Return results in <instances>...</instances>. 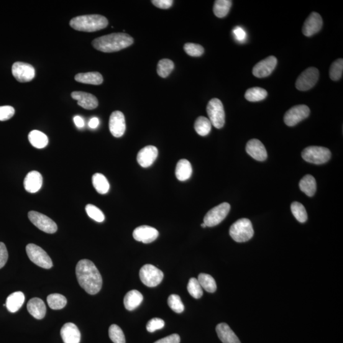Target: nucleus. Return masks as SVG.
Here are the masks:
<instances>
[{
  "label": "nucleus",
  "instance_id": "nucleus-1",
  "mask_svg": "<svg viewBox=\"0 0 343 343\" xmlns=\"http://www.w3.org/2000/svg\"><path fill=\"white\" fill-rule=\"evenodd\" d=\"M76 275L79 284L87 293L95 295L101 291L102 276L91 261L82 260L79 261L76 266Z\"/></svg>",
  "mask_w": 343,
  "mask_h": 343
},
{
  "label": "nucleus",
  "instance_id": "nucleus-2",
  "mask_svg": "<svg viewBox=\"0 0 343 343\" xmlns=\"http://www.w3.org/2000/svg\"><path fill=\"white\" fill-rule=\"evenodd\" d=\"M134 39L126 33H117L102 36L92 41V44L96 50L105 53L118 52L130 47Z\"/></svg>",
  "mask_w": 343,
  "mask_h": 343
},
{
  "label": "nucleus",
  "instance_id": "nucleus-3",
  "mask_svg": "<svg viewBox=\"0 0 343 343\" xmlns=\"http://www.w3.org/2000/svg\"><path fill=\"white\" fill-rule=\"evenodd\" d=\"M70 24L73 29L84 32H95L104 29L108 20L101 15H86L73 18Z\"/></svg>",
  "mask_w": 343,
  "mask_h": 343
},
{
  "label": "nucleus",
  "instance_id": "nucleus-4",
  "mask_svg": "<svg viewBox=\"0 0 343 343\" xmlns=\"http://www.w3.org/2000/svg\"><path fill=\"white\" fill-rule=\"evenodd\" d=\"M254 229L249 219L242 218L232 225L230 235L235 242L242 243L249 241L254 236Z\"/></svg>",
  "mask_w": 343,
  "mask_h": 343
},
{
  "label": "nucleus",
  "instance_id": "nucleus-5",
  "mask_svg": "<svg viewBox=\"0 0 343 343\" xmlns=\"http://www.w3.org/2000/svg\"><path fill=\"white\" fill-rule=\"evenodd\" d=\"M302 157L306 162L313 164H324L331 159V153L328 148L321 147H309L302 152Z\"/></svg>",
  "mask_w": 343,
  "mask_h": 343
},
{
  "label": "nucleus",
  "instance_id": "nucleus-6",
  "mask_svg": "<svg viewBox=\"0 0 343 343\" xmlns=\"http://www.w3.org/2000/svg\"><path fill=\"white\" fill-rule=\"evenodd\" d=\"M207 112L212 125L216 129H221L225 124V112L223 104L219 99H212L207 106Z\"/></svg>",
  "mask_w": 343,
  "mask_h": 343
},
{
  "label": "nucleus",
  "instance_id": "nucleus-7",
  "mask_svg": "<svg viewBox=\"0 0 343 343\" xmlns=\"http://www.w3.org/2000/svg\"><path fill=\"white\" fill-rule=\"evenodd\" d=\"M26 252L28 258L35 265L45 269L52 267V261L49 255L38 245L33 244H28L26 246Z\"/></svg>",
  "mask_w": 343,
  "mask_h": 343
},
{
  "label": "nucleus",
  "instance_id": "nucleus-8",
  "mask_svg": "<svg viewBox=\"0 0 343 343\" xmlns=\"http://www.w3.org/2000/svg\"><path fill=\"white\" fill-rule=\"evenodd\" d=\"M140 280L149 288L159 285L163 278V273L156 266L146 265L140 268L139 271Z\"/></svg>",
  "mask_w": 343,
  "mask_h": 343
},
{
  "label": "nucleus",
  "instance_id": "nucleus-9",
  "mask_svg": "<svg viewBox=\"0 0 343 343\" xmlns=\"http://www.w3.org/2000/svg\"><path fill=\"white\" fill-rule=\"evenodd\" d=\"M230 208V205L226 202L214 207L207 212L204 219V223L207 227L217 226L226 218Z\"/></svg>",
  "mask_w": 343,
  "mask_h": 343
},
{
  "label": "nucleus",
  "instance_id": "nucleus-10",
  "mask_svg": "<svg viewBox=\"0 0 343 343\" xmlns=\"http://www.w3.org/2000/svg\"><path fill=\"white\" fill-rule=\"evenodd\" d=\"M28 217L38 229L47 234H55L58 230V226L55 222L45 215L36 211H30L28 213Z\"/></svg>",
  "mask_w": 343,
  "mask_h": 343
},
{
  "label": "nucleus",
  "instance_id": "nucleus-11",
  "mask_svg": "<svg viewBox=\"0 0 343 343\" xmlns=\"http://www.w3.org/2000/svg\"><path fill=\"white\" fill-rule=\"evenodd\" d=\"M310 109L306 105L301 104L292 107L285 112L283 120L289 127L295 126L309 117Z\"/></svg>",
  "mask_w": 343,
  "mask_h": 343
},
{
  "label": "nucleus",
  "instance_id": "nucleus-12",
  "mask_svg": "<svg viewBox=\"0 0 343 343\" xmlns=\"http://www.w3.org/2000/svg\"><path fill=\"white\" fill-rule=\"evenodd\" d=\"M319 78V71L318 69L313 67L306 69L297 79L296 88L300 91H308L316 85Z\"/></svg>",
  "mask_w": 343,
  "mask_h": 343
},
{
  "label": "nucleus",
  "instance_id": "nucleus-13",
  "mask_svg": "<svg viewBox=\"0 0 343 343\" xmlns=\"http://www.w3.org/2000/svg\"><path fill=\"white\" fill-rule=\"evenodd\" d=\"M13 76L16 80L20 83L29 82L35 76V70L33 66L30 64L16 62L12 68Z\"/></svg>",
  "mask_w": 343,
  "mask_h": 343
},
{
  "label": "nucleus",
  "instance_id": "nucleus-14",
  "mask_svg": "<svg viewBox=\"0 0 343 343\" xmlns=\"http://www.w3.org/2000/svg\"><path fill=\"white\" fill-rule=\"evenodd\" d=\"M109 128L111 134L115 137H121L126 130V124L124 113L120 111L112 112L109 118Z\"/></svg>",
  "mask_w": 343,
  "mask_h": 343
},
{
  "label": "nucleus",
  "instance_id": "nucleus-15",
  "mask_svg": "<svg viewBox=\"0 0 343 343\" xmlns=\"http://www.w3.org/2000/svg\"><path fill=\"white\" fill-rule=\"evenodd\" d=\"M277 65V60L274 56H270L258 63L253 68L252 73L255 77H267L272 73Z\"/></svg>",
  "mask_w": 343,
  "mask_h": 343
},
{
  "label": "nucleus",
  "instance_id": "nucleus-16",
  "mask_svg": "<svg viewBox=\"0 0 343 343\" xmlns=\"http://www.w3.org/2000/svg\"><path fill=\"white\" fill-rule=\"evenodd\" d=\"M159 233L157 229L149 226H140L136 227L133 232V237L138 242L150 244L157 239Z\"/></svg>",
  "mask_w": 343,
  "mask_h": 343
},
{
  "label": "nucleus",
  "instance_id": "nucleus-17",
  "mask_svg": "<svg viewBox=\"0 0 343 343\" xmlns=\"http://www.w3.org/2000/svg\"><path fill=\"white\" fill-rule=\"evenodd\" d=\"M323 25V20L321 15L312 12L304 23L303 33L306 37H311L321 31Z\"/></svg>",
  "mask_w": 343,
  "mask_h": 343
},
{
  "label": "nucleus",
  "instance_id": "nucleus-18",
  "mask_svg": "<svg viewBox=\"0 0 343 343\" xmlns=\"http://www.w3.org/2000/svg\"><path fill=\"white\" fill-rule=\"evenodd\" d=\"M158 152L154 146H147L138 153L137 160L142 167H150L155 162L158 157Z\"/></svg>",
  "mask_w": 343,
  "mask_h": 343
},
{
  "label": "nucleus",
  "instance_id": "nucleus-19",
  "mask_svg": "<svg viewBox=\"0 0 343 343\" xmlns=\"http://www.w3.org/2000/svg\"><path fill=\"white\" fill-rule=\"evenodd\" d=\"M71 97L78 101L79 106L88 110L96 109L98 106V100L96 96L85 92L75 91L71 93Z\"/></svg>",
  "mask_w": 343,
  "mask_h": 343
},
{
  "label": "nucleus",
  "instance_id": "nucleus-20",
  "mask_svg": "<svg viewBox=\"0 0 343 343\" xmlns=\"http://www.w3.org/2000/svg\"><path fill=\"white\" fill-rule=\"evenodd\" d=\"M246 152L250 157L260 162L267 159L268 154L265 146L260 140L253 139L247 142Z\"/></svg>",
  "mask_w": 343,
  "mask_h": 343
},
{
  "label": "nucleus",
  "instance_id": "nucleus-21",
  "mask_svg": "<svg viewBox=\"0 0 343 343\" xmlns=\"http://www.w3.org/2000/svg\"><path fill=\"white\" fill-rule=\"evenodd\" d=\"M42 176L38 171H31L24 179V188L31 193H37L42 188Z\"/></svg>",
  "mask_w": 343,
  "mask_h": 343
},
{
  "label": "nucleus",
  "instance_id": "nucleus-22",
  "mask_svg": "<svg viewBox=\"0 0 343 343\" xmlns=\"http://www.w3.org/2000/svg\"><path fill=\"white\" fill-rule=\"evenodd\" d=\"M61 336L65 343H80L81 334L80 331L73 323H66L61 330Z\"/></svg>",
  "mask_w": 343,
  "mask_h": 343
},
{
  "label": "nucleus",
  "instance_id": "nucleus-23",
  "mask_svg": "<svg viewBox=\"0 0 343 343\" xmlns=\"http://www.w3.org/2000/svg\"><path fill=\"white\" fill-rule=\"evenodd\" d=\"M27 309L31 316L38 320L44 318L47 311L44 302L38 298L31 299L28 301Z\"/></svg>",
  "mask_w": 343,
  "mask_h": 343
},
{
  "label": "nucleus",
  "instance_id": "nucleus-24",
  "mask_svg": "<svg viewBox=\"0 0 343 343\" xmlns=\"http://www.w3.org/2000/svg\"><path fill=\"white\" fill-rule=\"evenodd\" d=\"M216 332L219 338L223 343H241L237 335L226 323L217 325Z\"/></svg>",
  "mask_w": 343,
  "mask_h": 343
},
{
  "label": "nucleus",
  "instance_id": "nucleus-25",
  "mask_svg": "<svg viewBox=\"0 0 343 343\" xmlns=\"http://www.w3.org/2000/svg\"><path fill=\"white\" fill-rule=\"evenodd\" d=\"M25 301L24 294L22 292H15L8 297L6 301V307L11 313H15L19 310Z\"/></svg>",
  "mask_w": 343,
  "mask_h": 343
},
{
  "label": "nucleus",
  "instance_id": "nucleus-26",
  "mask_svg": "<svg viewBox=\"0 0 343 343\" xmlns=\"http://www.w3.org/2000/svg\"><path fill=\"white\" fill-rule=\"evenodd\" d=\"M142 301L143 296L140 292L137 290L130 291L124 298L125 308L129 311L134 310L141 304Z\"/></svg>",
  "mask_w": 343,
  "mask_h": 343
},
{
  "label": "nucleus",
  "instance_id": "nucleus-27",
  "mask_svg": "<svg viewBox=\"0 0 343 343\" xmlns=\"http://www.w3.org/2000/svg\"><path fill=\"white\" fill-rule=\"evenodd\" d=\"M75 80L79 83L99 85L103 82V77L98 72L78 73L75 76Z\"/></svg>",
  "mask_w": 343,
  "mask_h": 343
},
{
  "label": "nucleus",
  "instance_id": "nucleus-28",
  "mask_svg": "<svg viewBox=\"0 0 343 343\" xmlns=\"http://www.w3.org/2000/svg\"><path fill=\"white\" fill-rule=\"evenodd\" d=\"M193 170L190 162L183 159L179 161L176 168V176L180 181H185L191 178Z\"/></svg>",
  "mask_w": 343,
  "mask_h": 343
},
{
  "label": "nucleus",
  "instance_id": "nucleus-29",
  "mask_svg": "<svg viewBox=\"0 0 343 343\" xmlns=\"http://www.w3.org/2000/svg\"><path fill=\"white\" fill-rule=\"evenodd\" d=\"M299 186L301 190L308 196H313L317 191L316 180L311 175L304 176L299 182Z\"/></svg>",
  "mask_w": 343,
  "mask_h": 343
},
{
  "label": "nucleus",
  "instance_id": "nucleus-30",
  "mask_svg": "<svg viewBox=\"0 0 343 343\" xmlns=\"http://www.w3.org/2000/svg\"><path fill=\"white\" fill-rule=\"evenodd\" d=\"M28 139L33 147L38 149H42L48 144V137L39 130H35L31 132L28 135Z\"/></svg>",
  "mask_w": 343,
  "mask_h": 343
},
{
  "label": "nucleus",
  "instance_id": "nucleus-31",
  "mask_svg": "<svg viewBox=\"0 0 343 343\" xmlns=\"http://www.w3.org/2000/svg\"><path fill=\"white\" fill-rule=\"evenodd\" d=\"M92 184L99 194H106L109 190V183L106 177L100 173L95 174L92 176Z\"/></svg>",
  "mask_w": 343,
  "mask_h": 343
},
{
  "label": "nucleus",
  "instance_id": "nucleus-32",
  "mask_svg": "<svg viewBox=\"0 0 343 343\" xmlns=\"http://www.w3.org/2000/svg\"><path fill=\"white\" fill-rule=\"evenodd\" d=\"M232 5L230 0H217L215 2L213 11L215 15L219 18L226 17L230 12Z\"/></svg>",
  "mask_w": 343,
  "mask_h": 343
},
{
  "label": "nucleus",
  "instance_id": "nucleus-33",
  "mask_svg": "<svg viewBox=\"0 0 343 343\" xmlns=\"http://www.w3.org/2000/svg\"><path fill=\"white\" fill-rule=\"evenodd\" d=\"M212 124L206 117H199L194 123V129L197 134L201 136H206L211 132Z\"/></svg>",
  "mask_w": 343,
  "mask_h": 343
},
{
  "label": "nucleus",
  "instance_id": "nucleus-34",
  "mask_svg": "<svg viewBox=\"0 0 343 343\" xmlns=\"http://www.w3.org/2000/svg\"><path fill=\"white\" fill-rule=\"evenodd\" d=\"M267 96V91L260 87H253V88L249 89L245 94V99L250 102L263 101Z\"/></svg>",
  "mask_w": 343,
  "mask_h": 343
},
{
  "label": "nucleus",
  "instance_id": "nucleus-35",
  "mask_svg": "<svg viewBox=\"0 0 343 343\" xmlns=\"http://www.w3.org/2000/svg\"><path fill=\"white\" fill-rule=\"evenodd\" d=\"M47 301L50 308L55 310L65 308L67 304V299L66 297L60 294H50L47 297Z\"/></svg>",
  "mask_w": 343,
  "mask_h": 343
},
{
  "label": "nucleus",
  "instance_id": "nucleus-36",
  "mask_svg": "<svg viewBox=\"0 0 343 343\" xmlns=\"http://www.w3.org/2000/svg\"><path fill=\"white\" fill-rule=\"evenodd\" d=\"M198 280L202 288L208 293H213L216 292V282L211 275L209 274L201 273L198 275Z\"/></svg>",
  "mask_w": 343,
  "mask_h": 343
},
{
  "label": "nucleus",
  "instance_id": "nucleus-37",
  "mask_svg": "<svg viewBox=\"0 0 343 343\" xmlns=\"http://www.w3.org/2000/svg\"><path fill=\"white\" fill-rule=\"evenodd\" d=\"M291 211L292 213L295 217V218L298 220L299 222L304 223L308 219V214L304 207L301 203L298 202H294L291 204Z\"/></svg>",
  "mask_w": 343,
  "mask_h": 343
},
{
  "label": "nucleus",
  "instance_id": "nucleus-38",
  "mask_svg": "<svg viewBox=\"0 0 343 343\" xmlns=\"http://www.w3.org/2000/svg\"><path fill=\"white\" fill-rule=\"evenodd\" d=\"M174 68V64L173 61L164 59L159 61L157 66L158 75L160 77L167 78L172 73Z\"/></svg>",
  "mask_w": 343,
  "mask_h": 343
},
{
  "label": "nucleus",
  "instance_id": "nucleus-39",
  "mask_svg": "<svg viewBox=\"0 0 343 343\" xmlns=\"http://www.w3.org/2000/svg\"><path fill=\"white\" fill-rule=\"evenodd\" d=\"M187 289L189 294L194 299H199L203 296V290L198 279L195 278L189 279Z\"/></svg>",
  "mask_w": 343,
  "mask_h": 343
},
{
  "label": "nucleus",
  "instance_id": "nucleus-40",
  "mask_svg": "<svg viewBox=\"0 0 343 343\" xmlns=\"http://www.w3.org/2000/svg\"><path fill=\"white\" fill-rule=\"evenodd\" d=\"M343 72V60L339 59L332 64L329 70V76L332 80L337 81L341 79Z\"/></svg>",
  "mask_w": 343,
  "mask_h": 343
},
{
  "label": "nucleus",
  "instance_id": "nucleus-41",
  "mask_svg": "<svg viewBox=\"0 0 343 343\" xmlns=\"http://www.w3.org/2000/svg\"><path fill=\"white\" fill-rule=\"evenodd\" d=\"M109 338L114 343H125L124 332L116 324H112L109 327Z\"/></svg>",
  "mask_w": 343,
  "mask_h": 343
},
{
  "label": "nucleus",
  "instance_id": "nucleus-42",
  "mask_svg": "<svg viewBox=\"0 0 343 343\" xmlns=\"http://www.w3.org/2000/svg\"><path fill=\"white\" fill-rule=\"evenodd\" d=\"M85 211L88 216L96 222H102L104 221L103 212L94 205L89 204L85 207Z\"/></svg>",
  "mask_w": 343,
  "mask_h": 343
},
{
  "label": "nucleus",
  "instance_id": "nucleus-43",
  "mask_svg": "<svg viewBox=\"0 0 343 343\" xmlns=\"http://www.w3.org/2000/svg\"><path fill=\"white\" fill-rule=\"evenodd\" d=\"M167 303L170 308L177 313H181L184 310V306L180 296L177 294H172L168 297Z\"/></svg>",
  "mask_w": 343,
  "mask_h": 343
},
{
  "label": "nucleus",
  "instance_id": "nucleus-44",
  "mask_svg": "<svg viewBox=\"0 0 343 343\" xmlns=\"http://www.w3.org/2000/svg\"><path fill=\"white\" fill-rule=\"evenodd\" d=\"M184 50L187 54L191 57H201L204 53V48L202 45L195 43H187L184 46Z\"/></svg>",
  "mask_w": 343,
  "mask_h": 343
},
{
  "label": "nucleus",
  "instance_id": "nucleus-45",
  "mask_svg": "<svg viewBox=\"0 0 343 343\" xmlns=\"http://www.w3.org/2000/svg\"><path fill=\"white\" fill-rule=\"evenodd\" d=\"M165 326V322L162 319L154 318L151 319L147 325V329L148 332H153L157 330L162 329Z\"/></svg>",
  "mask_w": 343,
  "mask_h": 343
},
{
  "label": "nucleus",
  "instance_id": "nucleus-46",
  "mask_svg": "<svg viewBox=\"0 0 343 343\" xmlns=\"http://www.w3.org/2000/svg\"><path fill=\"white\" fill-rule=\"evenodd\" d=\"M15 109L10 106H0V121H7L14 117Z\"/></svg>",
  "mask_w": 343,
  "mask_h": 343
},
{
  "label": "nucleus",
  "instance_id": "nucleus-47",
  "mask_svg": "<svg viewBox=\"0 0 343 343\" xmlns=\"http://www.w3.org/2000/svg\"><path fill=\"white\" fill-rule=\"evenodd\" d=\"M9 258V254L6 246L3 242H0V269L4 267Z\"/></svg>",
  "mask_w": 343,
  "mask_h": 343
},
{
  "label": "nucleus",
  "instance_id": "nucleus-48",
  "mask_svg": "<svg viewBox=\"0 0 343 343\" xmlns=\"http://www.w3.org/2000/svg\"><path fill=\"white\" fill-rule=\"evenodd\" d=\"M235 39L240 42H244L247 38L245 31L241 27H236L233 30Z\"/></svg>",
  "mask_w": 343,
  "mask_h": 343
},
{
  "label": "nucleus",
  "instance_id": "nucleus-49",
  "mask_svg": "<svg viewBox=\"0 0 343 343\" xmlns=\"http://www.w3.org/2000/svg\"><path fill=\"white\" fill-rule=\"evenodd\" d=\"M152 4L161 9H168L173 5V0H153Z\"/></svg>",
  "mask_w": 343,
  "mask_h": 343
},
{
  "label": "nucleus",
  "instance_id": "nucleus-50",
  "mask_svg": "<svg viewBox=\"0 0 343 343\" xmlns=\"http://www.w3.org/2000/svg\"><path fill=\"white\" fill-rule=\"evenodd\" d=\"M180 336L178 334H174L165 337L164 338L158 340L154 343H180Z\"/></svg>",
  "mask_w": 343,
  "mask_h": 343
},
{
  "label": "nucleus",
  "instance_id": "nucleus-51",
  "mask_svg": "<svg viewBox=\"0 0 343 343\" xmlns=\"http://www.w3.org/2000/svg\"><path fill=\"white\" fill-rule=\"evenodd\" d=\"M74 122H75L76 127L78 128H83L85 126V122L83 119L80 116H76L73 119Z\"/></svg>",
  "mask_w": 343,
  "mask_h": 343
},
{
  "label": "nucleus",
  "instance_id": "nucleus-52",
  "mask_svg": "<svg viewBox=\"0 0 343 343\" xmlns=\"http://www.w3.org/2000/svg\"><path fill=\"white\" fill-rule=\"evenodd\" d=\"M99 125V120L96 117L92 118L89 122V126L91 129H96Z\"/></svg>",
  "mask_w": 343,
  "mask_h": 343
},
{
  "label": "nucleus",
  "instance_id": "nucleus-53",
  "mask_svg": "<svg viewBox=\"0 0 343 343\" xmlns=\"http://www.w3.org/2000/svg\"><path fill=\"white\" fill-rule=\"evenodd\" d=\"M201 226H202V227H204V228H205V227H207V226H206V225L204 223H202V224H201Z\"/></svg>",
  "mask_w": 343,
  "mask_h": 343
}]
</instances>
